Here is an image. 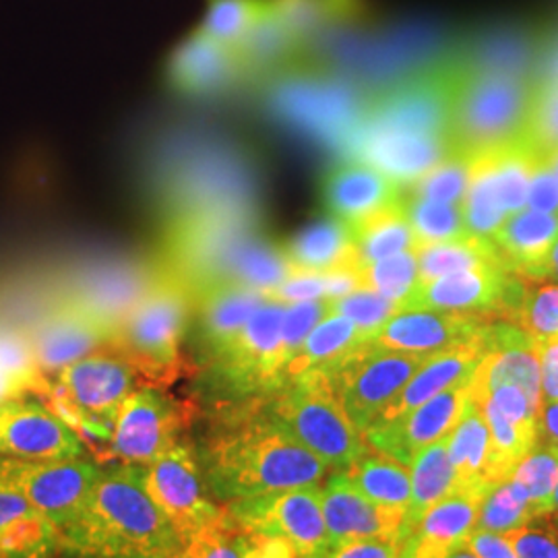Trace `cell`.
<instances>
[{
  "instance_id": "6da1fadb",
  "label": "cell",
  "mask_w": 558,
  "mask_h": 558,
  "mask_svg": "<svg viewBox=\"0 0 558 558\" xmlns=\"http://www.w3.org/2000/svg\"><path fill=\"white\" fill-rule=\"evenodd\" d=\"M331 468L294 439L278 420L246 412L228 420L209 440L203 478L221 500L319 486Z\"/></svg>"
},
{
  "instance_id": "7a4b0ae2",
  "label": "cell",
  "mask_w": 558,
  "mask_h": 558,
  "mask_svg": "<svg viewBox=\"0 0 558 558\" xmlns=\"http://www.w3.org/2000/svg\"><path fill=\"white\" fill-rule=\"evenodd\" d=\"M60 538L64 550L92 557H182L177 532L145 490L143 463L104 472Z\"/></svg>"
},
{
  "instance_id": "3957f363",
  "label": "cell",
  "mask_w": 558,
  "mask_h": 558,
  "mask_svg": "<svg viewBox=\"0 0 558 558\" xmlns=\"http://www.w3.org/2000/svg\"><path fill=\"white\" fill-rule=\"evenodd\" d=\"M453 62L451 151L478 158L525 141L538 81L532 75Z\"/></svg>"
},
{
  "instance_id": "277c9868",
  "label": "cell",
  "mask_w": 558,
  "mask_h": 558,
  "mask_svg": "<svg viewBox=\"0 0 558 558\" xmlns=\"http://www.w3.org/2000/svg\"><path fill=\"white\" fill-rule=\"evenodd\" d=\"M265 412L323 459L331 472H343L366 445L325 371H308L281 385L265 403Z\"/></svg>"
},
{
  "instance_id": "5b68a950",
  "label": "cell",
  "mask_w": 558,
  "mask_h": 558,
  "mask_svg": "<svg viewBox=\"0 0 558 558\" xmlns=\"http://www.w3.org/2000/svg\"><path fill=\"white\" fill-rule=\"evenodd\" d=\"M189 323V292L177 279H156L110 339L114 354L151 383L177 377Z\"/></svg>"
},
{
  "instance_id": "8992f818",
  "label": "cell",
  "mask_w": 558,
  "mask_h": 558,
  "mask_svg": "<svg viewBox=\"0 0 558 558\" xmlns=\"http://www.w3.org/2000/svg\"><path fill=\"white\" fill-rule=\"evenodd\" d=\"M226 509L240 527L288 544L294 557H327L329 553L319 486L228 500Z\"/></svg>"
},
{
  "instance_id": "52a82bcc",
  "label": "cell",
  "mask_w": 558,
  "mask_h": 558,
  "mask_svg": "<svg viewBox=\"0 0 558 558\" xmlns=\"http://www.w3.org/2000/svg\"><path fill=\"white\" fill-rule=\"evenodd\" d=\"M104 470L87 459L0 456V486L13 490L62 530L80 515Z\"/></svg>"
},
{
  "instance_id": "ba28073f",
  "label": "cell",
  "mask_w": 558,
  "mask_h": 558,
  "mask_svg": "<svg viewBox=\"0 0 558 558\" xmlns=\"http://www.w3.org/2000/svg\"><path fill=\"white\" fill-rule=\"evenodd\" d=\"M426 359L364 341L329 373L348 416L362 435Z\"/></svg>"
},
{
  "instance_id": "9c48e42d",
  "label": "cell",
  "mask_w": 558,
  "mask_h": 558,
  "mask_svg": "<svg viewBox=\"0 0 558 558\" xmlns=\"http://www.w3.org/2000/svg\"><path fill=\"white\" fill-rule=\"evenodd\" d=\"M283 302L265 300L253 317L211 360L226 389L246 393H274L281 387V323Z\"/></svg>"
},
{
  "instance_id": "30bf717a",
  "label": "cell",
  "mask_w": 558,
  "mask_h": 558,
  "mask_svg": "<svg viewBox=\"0 0 558 558\" xmlns=\"http://www.w3.org/2000/svg\"><path fill=\"white\" fill-rule=\"evenodd\" d=\"M143 484L177 532L182 550L223 515L207 497L195 453L180 442L143 463Z\"/></svg>"
},
{
  "instance_id": "8fae6325",
  "label": "cell",
  "mask_w": 558,
  "mask_h": 558,
  "mask_svg": "<svg viewBox=\"0 0 558 558\" xmlns=\"http://www.w3.org/2000/svg\"><path fill=\"white\" fill-rule=\"evenodd\" d=\"M184 420L179 403L154 387L131 391L112 420L110 453L124 463H147L179 445Z\"/></svg>"
},
{
  "instance_id": "7c38bea8",
  "label": "cell",
  "mask_w": 558,
  "mask_h": 558,
  "mask_svg": "<svg viewBox=\"0 0 558 558\" xmlns=\"http://www.w3.org/2000/svg\"><path fill=\"white\" fill-rule=\"evenodd\" d=\"M80 433L46 401L21 398L0 403V456L21 459L85 458Z\"/></svg>"
},
{
  "instance_id": "4fadbf2b",
  "label": "cell",
  "mask_w": 558,
  "mask_h": 558,
  "mask_svg": "<svg viewBox=\"0 0 558 558\" xmlns=\"http://www.w3.org/2000/svg\"><path fill=\"white\" fill-rule=\"evenodd\" d=\"M468 399L470 379L459 380L408 414L368 426L364 430V440L410 468L424 447L447 437L456 428Z\"/></svg>"
},
{
  "instance_id": "5bb4252c",
  "label": "cell",
  "mask_w": 558,
  "mask_h": 558,
  "mask_svg": "<svg viewBox=\"0 0 558 558\" xmlns=\"http://www.w3.org/2000/svg\"><path fill=\"white\" fill-rule=\"evenodd\" d=\"M323 518L329 534V548L339 542L379 538L396 542L401 550V532L408 509L387 507L368 499L343 472H333L320 488Z\"/></svg>"
},
{
  "instance_id": "9a60e30c",
  "label": "cell",
  "mask_w": 558,
  "mask_h": 558,
  "mask_svg": "<svg viewBox=\"0 0 558 558\" xmlns=\"http://www.w3.org/2000/svg\"><path fill=\"white\" fill-rule=\"evenodd\" d=\"M486 325H490L488 313L410 308L391 315L371 333L368 341L398 352L433 356L476 336Z\"/></svg>"
},
{
  "instance_id": "2e32d148",
  "label": "cell",
  "mask_w": 558,
  "mask_h": 558,
  "mask_svg": "<svg viewBox=\"0 0 558 558\" xmlns=\"http://www.w3.org/2000/svg\"><path fill=\"white\" fill-rule=\"evenodd\" d=\"M515 274L502 263H486L474 269L447 274L430 281H416L414 290L399 304V311H472L499 313L511 292Z\"/></svg>"
},
{
  "instance_id": "e0dca14e",
  "label": "cell",
  "mask_w": 558,
  "mask_h": 558,
  "mask_svg": "<svg viewBox=\"0 0 558 558\" xmlns=\"http://www.w3.org/2000/svg\"><path fill=\"white\" fill-rule=\"evenodd\" d=\"M54 385L87 418L112 428L122 399L133 389V368L120 356H85L60 368Z\"/></svg>"
},
{
  "instance_id": "ac0fdd59",
  "label": "cell",
  "mask_w": 558,
  "mask_h": 558,
  "mask_svg": "<svg viewBox=\"0 0 558 558\" xmlns=\"http://www.w3.org/2000/svg\"><path fill=\"white\" fill-rule=\"evenodd\" d=\"M482 493L456 488L401 532V557H451L478 523Z\"/></svg>"
},
{
  "instance_id": "d6986e66",
  "label": "cell",
  "mask_w": 558,
  "mask_h": 558,
  "mask_svg": "<svg viewBox=\"0 0 558 558\" xmlns=\"http://www.w3.org/2000/svg\"><path fill=\"white\" fill-rule=\"evenodd\" d=\"M490 325H486L476 336L463 339L456 345L424 360L418 371L412 375V379L403 385V389L389 401V405L380 412L373 424H385L399 418L410 410L418 408L420 403L453 387L459 380L470 379V375L474 373V368L478 366L480 360L488 350Z\"/></svg>"
},
{
  "instance_id": "ffe728a7",
  "label": "cell",
  "mask_w": 558,
  "mask_h": 558,
  "mask_svg": "<svg viewBox=\"0 0 558 558\" xmlns=\"http://www.w3.org/2000/svg\"><path fill=\"white\" fill-rule=\"evenodd\" d=\"M401 199V186L362 160L343 161L323 179V201L348 228L373 218Z\"/></svg>"
},
{
  "instance_id": "44dd1931",
  "label": "cell",
  "mask_w": 558,
  "mask_h": 558,
  "mask_svg": "<svg viewBox=\"0 0 558 558\" xmlns=\"http://www.w3.org/2000/svg\"><path fill=\"white\" fill-rule=\"evenodd\" d=\"M29 343L41 373H57L75 360L85 359L101 341L110 343V331L75 300L64 302L36 325Z\"/></svg>"
},
{
  "instance_id": "7402d4cb",
  "label": "cell",
  "mask_w": 558,
  "mask_h": 558,
  "mask_svg": "<svg viewBox=\"0 0 558 558\" xmlns=\"http://www.w3.org/2000/svg\"><path fill=\"white\" fill-rule=\"evenodd\" d=\"M364 104L354 101L338 81L320 77H299L281 94V108L288 117L323 135H350V140L359 129Z\"/></svg>"
},
{
  "instance_id": "603a6c76",
  "label": "cell",
  "mask_w": 558,
  "mask_h": 558,
  "mask_svg": "<svg viewBox=\"0 0 558 558\" xmlns=\"http://www.w3.org/2000/svg\"><path fill=\"white\" fill-rule=\"evenodd\" d=\"M246 73L239 50L193 34L180 44L170 60V81L186 96H214Z\"/></svg>"
},
{
  "instance_id": "cb8c5ba5",
  "label": "cell",
  "mask_w": 558,
  "mask_h": 558,
  "mask_svg": "<svg viewBox=\"0 0 558 558\" xmlns=\"http://www.w3.org/2000/svg\"><path fill=\"white\" fill-rule=\"evenodd\" d=\"M558 239V214L523 207L509 214L490 236L505 267L521 278L539 281Z\"/></svg>"
},
{
  "instance_id": "d4e9b609",
  "label": "cell",
  "mask_w": 558,
  "mask_h": 558,
  "mask_svg": "<svg viewBox=\"0 0 558 558\" xmlns=\"http://www.w3.org/2000/svg\"><path fill=\"white\" fill-rule=\"evenodd\" d=\"M154 283L156 278L145 267L110 265L89 271L81 279L73 300L114 336L122 320L131 315Z\"/></svg>"
},
{
  "instance_id": "484cf974",
  "label": "cell",
  "mask_w": 558,
  "mask_h": 558,
  "mask_svg": "<svg viewBox=\"0 0 558 558\" xmlns=\"http://www.w3.org/2000/svg\"><path fill=\"white\" fill-rule=\"evenodd\" d=\"M283 251L296 276H327L364 267L350 228L333 216L308 223Z\"/></svg>"
},
{
  "instance_id": "4316f807",
  "label": "cell",
  "mask_w": 558,
  "mask_h": 558,
  "mask_svg": "<svg viewBox=\"0 0 558 558\" xmlns=\"http://www.w3.org/2000/svg\"><path fill=\"white\" fill-rule=\"evenodd\" d=\"M267 296L239 281H216L199 290L201 338L214 356L239 333Z\"/></svg>"
},
{
  "instance_id": "83f0119b",
  "label": "cell",
  "mask_w": 558,
  "mask_h": 558,
  "mask_svg": "<svg viewBox=\"0 0 558 558\" xmlns=\"http://www.w3.org/2000/svg\"><path fill=\"white\" fill-rule=\"evenodd\" d=\"M449 456L456 470V488L486 495L495 486L488 424L482 408L470 399L456 428L449 433Z\"/></svg>"
},
{
  "instance_id": "f1b7e54d",
  "label": "cell",
  "mask_w": 558,
  "mask_h": 558,
  "mask_svg": "<svg viewBox=\"0 0 558 558\" xmlns=\"http://www.w3.org/2000/svg\"><path fill=\"white\" fill-rule=\"evenodd\" d=\"M364 341H368V336L356 323L336 313L327 315L300 343L296 354L286 362L281 371V385L299 379L308 371L331 373L341 360Z\"/></svg>"
},
{
  "instance_id": "f546056e",
  "label": "cell",
  "mask_w": 558,
  "mask_h": 558,
  "mask_svg": "<svg viewBox=\"0 0 558 558\" xmlns=\"http://www.w3.org/2000/svg\"><path fill=\"white\" fill-rule=\"evenodd\" d=\"M343 474L368 499L379 505L403 507V509L410 507V500H412L410 468L368 442L360 451L359 458L343 470Z\"/></svg>"
},
{
  "instance_id": "4dcf8cb0",
  "label": "cell",
  "mask_w": 558,
  "mask_h": 558,
  "mask_svg": "<svg viewBox=\"0 0 558 558\" xmlns=\"http://www.w3.org/2000/svg\"><path fill=\"white\" fill-rule=\"evenodd\" d=\"M410 478L412 500L403 527L412 525L428 507L439 502L456 488V470L449 456V435L420 451L410 463Z\"/></svg>"
},
{
  "instance_id": "1f68e13d",
  "label": "cell",
  "mask_w": 558,
  "mask_h": 558,
  "mask_svg": "<svg viewBox=\"0 0 558 558\" xmlns=\"http://www.w3.org/2000/svg\"><path fill=\"white\" fill-rule=\"evenodd\" d=\"M500 315L513 320L530 338L542 339L558 336V283H527L515 278Z\"/></svg>"
},
{
  "instance_id": "d6a6232c",
  "label": "cell",
  "mask_w": 558,
  "mask_h": 558,
  "mask_svg": "<svg viewBox=\"0 0 558 558\" xmlns=\"http://www.w3.org/2000/svg\"><path fill=\"white\" fill-rule=\"evenodd\" d=\"M350 234L359 251L362 265L398 255L401 251L416 248V239L408 216L403 211L401 199L379 214H375L373 218L352 226Z\"/></svg>"
},
{
  "instance_id": "836d02e7",
  "label": "cell",
  "mask_w": 558,
  "mask_h": 558,
  "mask_svg": "<svg viewBox=\"0 0 558 558\" xmlns=\"http://www.w3.org/2000/svg\"><path fill=\"white\" fill-rule=\"evenodd\" d=\"M416 255H418V281H430L447 274L474 269L486 263H502L493 240L478 239V236L426 244L416 248Z\"/></svg>"
},
{
  "instance_id": "e575fe53",
  "label": "cell",
  "mask_w": 558,
  "mask_h": 558,
  "mask_svg": "<svg viewBox=\"0 0 558 558\" xmlns=\"http://www.w3.org/2000/svg\"><path fill=\"white\" fill-rule=\"evenodd\" d=\"M403 211L412 226L416 248L437 242H451L470 236L465 216H463V203H440V201L424 199L416 195L401 197ZM414 248V251H416Z\"/></svg>"
},
{
  "instance_id": "d590c367",
  "label": "cell",
  "mask_w": 558,
  "mask_h": 558,
  "mask_svg": "<svg viewBox=\"0 0 558 558\" xmlns=\"http://www.w3.org/2000/svg\"><path fill=\"white\" fill-rule=\"evenodd\" d=\"M538 515V509L527 497L525 488L513 476H509L497 482L482 497L476 530L505 534Z\"/></svg>"
},
{
  "instance_id": "8d00e7d4",
  "label": "cell",
  "mask_w": 558,
  "mask_h": 558,
  "mask_svg": "<svg viewBox=\"0 0 558 558\" xmlns=\"http://www.w3.org/2000/svg\"><path fill=\"white\" fill-rule=\"evenodd\" d=\"M267 0H211L201 23V34L223 46L239 48L263 17Z\"/></svg>"
},
{
  "instance_id": "74e56055",
  "label": "cell",
  "mask_w": 558,
  "mask_h": 558,
  "mask_svg": "<svg viewBox=\"0 0 558 558\" xmlns=\"http://www.w3.org/2000/svg\"><path fill=\"white\" fill-rule=\"evenodd\" d=\"M463 216L470 236L490 239L505 218L509 216L500 205L499 197L493 189L488 168L482 158H472L470 186L463 199Z\"/></svg>"
},
{
  "instance_id": "f35d334b",
  "label": "cell",
  "mask_w": 558,
  "mask_h": 558,
  "mask_svg": "<svg viewBox=\"0 0 558 558\" xmlns=\"http://www.w3.org/2000/svg\"><path fill=\"white\" fill-rule=\"evenodd\" d=\"M511 476L525 488L539 515L550 511V497L558 482V445L536 440V445L519 459Z\"/></svg>"
},
{
  "instance_id": "ab89813d",
  "label": "cell",
  "mask_w": 558,
  "mask_h": 558,
  "mask_svg": "<svg viewBox=\"0 0 558 558\" xmlns=\"http://www.w3.org/2000/svg\"><path fill=\"white\" fill-rule=\"evenodd\" d=\"M418 281V255L416 251H401L398 255L373 260L360 271V288L379 292L385 299L398 304L414 290Z\"/></svg>"
},
{
  "instance_id": "60d3db41",
  "label": "cell",
  "mask_w": 558,
  "mask_h": 558,
  "mask_svg": "<svg viewBox=\"0 0 558 558\" xmlns=\"http://www.w3.org/2000/svg\"><path fill=\"white\" fill-rule=\"evenodd\" d=\"M472 174V158L451 154L408 184L410 195L440 203H463Z\"/></svg>"
},
{
  "instance_id": "b9f144b4",
  "label": "cell",
  "mask_w": 558,
  "mask_h": 558,
  "mask_svg": "<svg viewBox=\"0 0 558 558\" xmlns=\"http://www.w3.org/2000/svg\"><path fill=\"white\" fill-rule=\"evenodd\" d=\"M525 143L539 156L558 149V71L536 83Z\"/></svg>"
},
{
  "instance_id": "7bdbcfd3",
  "label": "cell",
  "mask_w": 558,
  "mask_h": 558,
  "mask_svg": "<svg viewBox=\"0 0 558 558\" xmlns=\"http://www.w3.org/2000/svg\"><path fill=\"white\" fill-rule=\"evenodd\" d=\"M0 368L20 380L27 393L44 396L48 391L50 383L44 379L40 366L34 359L29 338L2 327H0Z\"/></svg>"
},
{
  "instance_id": "ee69618b",
  "label": "cell",
  "mask_w": 558,
  "mask_h": 558,
  "mask_svg": "<svg viewBox=\"0 0 558 558\" xmlns=\"http://www.w3.org/2000/svg\"><path fill=\"white\" fill-rule=\"evenodd\" d=\"M399 311V304L396 300L385 299L379 292L360 288L345 296L331 300V313L343 315L345 319L356 323L360 329L371 338V333L396 315Z\"/></svg>"
},
{
  "instance_id": "f6af8a7d",
  "label": "cell",
  "mask_w": 558,
  "mask_h": 558,
  "mask_svg": "<svg viewBox=\"0 0 558 558\" xmlns=\"http://www.w3.org/2000/svg\"><path fill=\"white\" fill-rule=\"evenodd\" d=\"M331 315V300H306L286 306L281 323V354L283 362L292 359L304 338L313 331V327ZM286 366V364H283ZM283 371V368H281Z\"/></svg>"
},
{
  "instance_id": "bcb514c9",
  "label": "cell",
  "mask_w": 558,
  "mask_h": 558,
  "mask_svg": "<svg viewBox=\"0 0 558 558\" xmlns=\"http://www.w3.org/2000/svg\"><path fill=\"white\" fill-rule=\"evenodd\" d=\"M513 553L519 558H555L558 557V542L544 519L534 518L515 530L507 532Z\"/></svg>"
},
{
  "instance_id": "7dc6e473",
  "label": "cell",
  "mask_w": 558,
  "mask_h": 558,
  "mask_svg": "<svg viewBox=\"0 0 558 558\" xmlns=\"http://www.w3.org/2000/svg\"><path fill=\"white\" fill-rule=\"evenodd\" d=\"M525 207L558 214V180L550 161L546 156H538L534 163L530 184H527V199Z\"/></svg>"
},
{
  "instance_id": "c3c4849f",
  "label": "cell",
  "mask_w": 558,
  "mask_h": 558,
  "mask_svg": "<svg viewBox=\"0 0 558 558\" xmlns=\"http://www.w3.org/2000/svg\"><path fill=\"white\" fill-rule=\"evenodd\" d=\"M451 557L515 558V553L507 532L500 534L488 530H474L459 544Z\"/></svg>"
},
{
  "instance_id": "681fc988",
  "label": "cell",
  "mask_w": 558,
  "mask_h": 558,
  "mask_svg": "<svg viewBox=\"0 0 558 558\" xmlns=\"http://www.w3.org/2000/svg\"><path fill=\"white\" fill-rule=\"evenodd\" d=\"M263 294L269 300H278L283 304L327 299V281L325 276H292L283 283H279L278 288L267 290Z\"/></svg>"
},
{
  "instance_id": "f907efd6",
  "label": "cell",
  "mask_w": 558,
  "mask_h": 558,
  "mask_svg": "<svg viewBox=\"0 0 558 558\" xmlns=\"http://www.w3.org/2000/svg\"><path fill=\"white\" fill-rule=\"evenodd\" d=\"M327 557H401V550H399L396 542H387V539L379 538H356L333 544L329 548Z\"/></svg>"
},
{
  "instance_id": "816d5d0a",
  "label": "cell",
  "mask_w": 558,
  "mask_h": 558,
  "mask_svg": "<svg viewBox=\"0 0 558 558\" xmlns=\"http://www.w3.org/2000/svg\"><path fill=\"white\" fill-rule=\"evenodd\" d=\"M542 398L558 399V336L538 341Z\"/></svg>"
},
{
  "instance_id": "f5cc1de1",
  "label": "cell",
  "mask_w": 558,
  "mask_h": 558,
  "mask_svg": "<svg viewBox=\"0 0 558 558\" xmlns=\"http://www.w3.org/2000/svg\"><path fill=\"white\" fill-rule=\"evenodd\" d=\"M29 511H34V507L27 500L17 493L0 486V538L17 519L27 515Z\"/></svg>"
},
{
  "instance_id": "db71d44e",
  "label": "cell",
  "mask_w": 558,
  "mask_h": 558,
  "mask_svg": "<svg viewBox=\"0 0 558 558\" xmlns=\"http://www.w3.org/2000/svg\"><path fill=\"white\" fill-rule=\"evenodd\" d=\"M538 439L558 445V399H544L539 405Z\"/></svg>"
},
{
  "instance_id": "11a10c76",
  "label": "cell",
  "mask_w": 558,
  "mask_h": 558,
  "mask_svg": "<svg viewBox=\"0 0 558 558\" xmlns=\"http://www.w3.org/2000/svg\"><path fill=\"white\" fill-rule=\"evenodd\" d=\"M27 391L23 389V385H21L20 380L15 379V377H11L9 373H4L2 368H0V403L2 401H9V399L21 398V396H25Z\"/></svg>"
},
{
  "instance_id": "9f6ffc18",
  "label": "cell",
  "mask_w": 558,
  "mask_h": 558,
  "mask_svg": "<svg viewBox=\"0 0 558 558\" xmlns=\"http://www.w3.org/2000/svg\"><path fill=\"white\" fill-rule=\"evenodd\" d=\"M544 279H553V281H557L558 283V239L555 244H553V248H550V253H548V263H546V276Z\"/></svg>"
},
{
  "instance_id": "6f0895ef",
  "label": "cell",
  "mask_w": 558,
  "mask_h": 558,
  "mask_svg": "<svg viewBox=\"0 0 558 558\" xmlns=\"http://www.w3.org/2000/svg\"><path fill=\"white\" fill-rule=\"evenodd\" d=\"M539 518L544 519V523L550 527V532L555 534V538H557L558 542V507L557 509H550V511L542 513Z\"/></svg>"
},
{
  "instance_id": "680465c9",
  "label": "cell",
  "mask_w": 558,
  "mask_h": 558,
  "mask_svg": "<svg viewBox=\"0 0 558 558\" xmlns=\"http://www.w3.org/2000/svg\"><path fill=\"white\" fill-rule=\"evenodd\" d=\"M546 158L550 161V166H553V170H555V174H557L558 180V149L557 151H553V154H548Z\"/></svg>"
},
{
  "instance_id": "91938a15",
  "label": "cell",
  "mask_w": 558,
  "mask_h": 558,
  "mask_svg": "<svg viewBox=\"0 0 558 558\" xmlns=\"http://www.w3.org/2000/svg\"><path fill=\"white\" fill-rule=\"evenodd\" d=\"M558 507V482L557 486H555V493H553V497H550V509H557Z\"/></svg>"
}]
</instances>
